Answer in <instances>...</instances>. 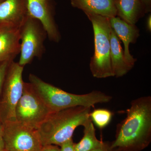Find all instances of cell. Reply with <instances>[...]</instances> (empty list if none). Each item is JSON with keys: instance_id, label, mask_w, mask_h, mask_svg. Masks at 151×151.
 Here are the masks:
<instances>
[{"instance_id": "12", "label": "cell", "mask_w": 151, "mask_h": 151, "mask_svg": "<svg viewBox=\"0 0 151 151\" xmlns=\"http://www.w3.org/2000/svg\"><path fill=\"white\" fill-rule=\"evenodd\" d=\"M20 28L0 27V63L13 60L20 52Z\"/></svg>"}, {"instance_id": "10", "label": "cell", "mask_w": 151, "mask_h": 151, "mask_svg": "<svg viewBox=\"0 0 151 151\" xmlns=\"http://www.w3.org/2000/svg\"><path fill=\"white\" fill-rule=\"evenodd\" d=\"M28 15L27 0H4L0 4V27L20 28Z\"/></svg>"}, {"instance_id": "19", "label": "cell", "mask_w": 151, "mask_h": 151, "mask_svg": "<svg viewBox=\"0 0 151 151\" xmlns=\"http://www.w3.org/2000/svg\"><path fill=\"white\" fill-rule=\"evenodd\" d=\"M60 146V151H76L75 143L73 142L72 138L64 142Z\"/></svg>"}, {"instance_id": "15", "label": "cell", "mask_w": 151, "mask_h": 151, "mask_svg": "<svg viewBox=\"0 0 151 151\" xmlns=\"http://www.w3.org/2000/svg\"><path fill=\"white\" fill-rule=\"evenodd\" d=\"M117 16L131 24H135L145 14L141 0H117Z\"/></svg>"}, {"instance_id": "11", "label": "cell", "mask_w": 151, "mask_h": 151, "mask_svg": "<svg viewBox=\"0 0 151 151\" xmlns=\"http://www.w3.org/2000/svg\"><path fill=\"white\" fill-rule=\"evenodd\" d=\"M112 29L124 43V56L129 64L134 66L137 59L130 53L129 45L135 43L140 36L139 30L136 25L131 24L116 16L109 18Z\"/></svg>"}, {"instance_id": "24", "label": "cell", "mask_w": 151, "mask_h": 151, "mask_svg": "<svg viewBox=\"0 0 151 151\" xmlns=\"http://www.w3.org/2000/svg\"><path fill=\"white\" fill-rule=\"evenodd\" d=\"M147 28L149 32L151 31V15L148 17L147 21Z\"/></svg>"}, {"instance_id": "3", "label": "cell", "mask_w": 151, "mask_h": 151, "mask_svg": "<svg viewBox=\"0 0 151 151\" xmlns=\"http://www.w3.org/2000/svg\"><path fill=\"white\" fill-rule=\"evenodd\" d=\"M29 79L36 94L52 113L76 106L91 108L99 103H109L112 99V96L97 90L83 94L68 93L31 73Z\"/></svg>"}, {"instance_id": "9", "label": "cell", "mask_w": 151, "mask_h": 151, "mask_svg": "<svg viewBox=\"0 0 151 151\" xmlns=\"http://www.w3.org/2000/svg\"><path fill=\"white\" fill-rule=\"evenodd\" d=\"M27 3L29 14L40 22L50 40L59 42L61 35L55 22L50 0H27Z\"/></svg>"}, {"instance_id": "21", "label": "cell", "mask_w": 151, "mask_h": 151, "mask_svg": "<svg viewBox=\"0 0 151 151\" xmlns=\"http://www.w3.org/2000/svg\"><path fill=\"white\" fill-rule=\"evenodd\" d=\"M40 151H60V148L55 145L42 146Z\"/></svg>"}, {"instance_id": "16", "label": "cell", "mask_w": 151, "mask_h": 151, "mask_svg": "<svg viewBox=\"0 0 151 151\" xmlns=\"http://www.w3.org/2000/svg\"><path fill=\"white\" fill-rule=\"evenodd\" d=\"M84 136L80 142L75 143L76 151H91L103 145L105 142L99 140L96 135V130L91 119L83 126Z\"/></svg>"}, {"instance_id": "13", "label": "cell", "mask_w": 151, "mask_h": 151, "mask_svg": "<svg viewBox=\"0 0 151 151\" xmlns=\"http://www.w3.org/2000/svg\"><path fill=\"white\" fill-rule=\"evenodd\" d=\"M73 7L85 14H91L108 18L117 16V0H69Z\"/></svg>"}, {"instance_id": "8", "label": "cell", "mask_w": 151, "mask_h": 151, "mask_svg": "<svg viewBox=\"0 0 151 151\" xmlns=\"http://www.w3.org/2000/svg\"><path fill=\"white\" fill-rule=\"evenodd\" d=\"M5 148L8 151H40L42 147L37 130L16 122L2 124Z\"/></svg>"}, {"instance_id": "14", "label": "cell", "mask_w": 151, "mask_h": 151, "mask_svg": "<svg viewBox=\"0 0 151 151\" xmlns=\"http://www.w3.org/2000/svg\"><path fill=\"white\" fill-rule=\"evenodd\" d=\"M110 39L111 65L113 75L116 78L122 77L132 70L134 66L127 62L120 40L112 29Z\"/></svg>"}, {"instance_id": "5", "label": "cell", "mask_w": 151, "mask_h": 151, "mask_svg": "<svg viewBox=\"0 0 151 151\" xmlns=\"http://www.w3.org/2000/svg\"><path fill=\"white\" fill-rule=\"evenodd\" d=\"M24 67L13 60L9 65L2 88L0 101V122H16V109L22 97L24 82L23 81Z\"/></svg>"}, {"instance_id": "26", "label": "cell", "mask_w": 151, "mask_h": 151, "mask_svg": "<svg viewBox=\"0 0 151 151\" xmlns=\"http://www.w3.org/2000/svg\"><path fill=\"white\" fill-rule=\"evenodd\" d=\"M4 151H8L6 150L5 149V150Z\"/></svg>"}, {"instance_id": "7", "label": "cell", "mask_w": 151, "mask_h": 151, "mask_svg": "<svg viewBox=\"0 0 151 151\" xmlns=\"http://www.w3.org/2000/svg\"><path fill=\"white\" fill-rule=\"evenodd\" d=\"M51 113L36 94L31 84L24 82L22 94L16 109L17 122L37 130Z\"/></svg>"}, {"instance_id": "23", "label": "cell", "mask_w": 151, "mask_h": 151, "mask_svg": "<svg viewBox=\"0 0 151 151\" xmlns=\"http://www.w3.org/2000/svg\"><path fill=\"white\" fill-rule=\"evenodd\" d=\"M5 148L4 142L2 124L0 122V151H4Z\"/></svg>"}, {"instance_id": "6", "label": "cell", "mask_w": 151, "mask_h": 151, "mask_svg": "<svg viewBox=\"0 0 151 151\" xmlns=\"http://www.w3.org/2000/svg\"><path fill=\"white\" fill-rule=\"evenodd\" d=\"M20 56L18 63L24 67L35 58L42 57L47 34L40 22L29 14L20 27Z\"/></svg>"}, {"instance_id": "17", "label": "cell", "mask_w": 151, "mask_h": 151, "mask_svg": "<svg viewBox=\"0 0 151 151\" xmlns=\"http://www.w3.org/2000/svg\"><path fill=\"white\" fill-rule=\"evenodd\" d=\"M113 115L112 112L107 109H97L91 111L90 118L98 128L103 129L110 124Z\"/></svg>"}, {"instance_id": "25", "label": "cell", "mask_w": 151, "mask_h": 151, "mask_svg": "<svg viewBox=\"0 0 151 151\" xmlns=\"http://www.w3.org/2000/svg\"><path fill=\"white\" fill-rule=\"evenodd\" d=\"M4 1V0H0V4Z\"/></svg>"}, {"instance_id": "2", "label": "cell", "mask_w": 151, "mask_h": 151, "mask_svg": "<svg viewBox=\"0 0 151 151\" xmlns=\"http://www.w3.org/2000/svg\"><path fill=\"white\" fill-rule=\"evenodd\" d=\"M91 108L76 106L51 113L37 130L42 146H60L72 139L77 127L90 118Z\"/></svg>"}, {"instance_id": "1", "label": "cell", "mask_w": 151, "mask_h": 151, "mask_svg": "<svg viewBox=\"0 0 151 151\" xmlns=\"http://www.w3.org/2000/svg\"><path fill=\"white\" fill-rule=\"evenodd\" d=\"M127 116L116 128L111 147L116 151H142L151 142V97L132 100Z\"/></svg>"}, {"instance_id": "18", "label": "cell", "mask_w": 151, "mask_h": 151, "mask_svg": "<svg viewBox=\"0 0 151 151\" xmlns=\"http://www.w3.org/2000/svg\"><path fill=\"white\" fill-rule=\"evenodd\" d=\"M13 60H6L0 63V94L2 90L3 84L10 63Z\"/></svg>"}, {"instance_id": "20", "label": "cell", "mask_w": 151, "mask_h": 151, "mask_svg": "<svg viewBox=\"0 0 151 151\" xmlns=\"http://www.w3.org/2000/svg\"><path fill=\"white\" fill-rule=\"evenodd\" d=\"M91 151H116L111 147V142H105L102 147Z\"/></svg>"}, {"instance_id": "22", "label": "cell", "mask_w": 151, "mask_h": 151, "mask_svg": "<svg viewBox=\"0 0 151 151\" xmlns=\"http://www.w3.org/2000/svg\"><path fill=\"white\" fill-rule=\"evenodd\" d=\"M145 13L150 12L151 10V0H141Z\"/></svg>"}, {"instance_id": "4", "label": "cell", "mask_w": 151, "mask_h": 151, "mask_svg": "<svg viewBox=\"0 0 151 151\" xmlns=\"http://www.w3.org/2000/svg\"><path fill=\"white\" fill-rule=\"evenodd\" d=\"M92 23L94 35V51L89 68L92 76L98 78L114 77L111 58V27L109 18L85 14Z\"/></svg>"}]
</instances>
